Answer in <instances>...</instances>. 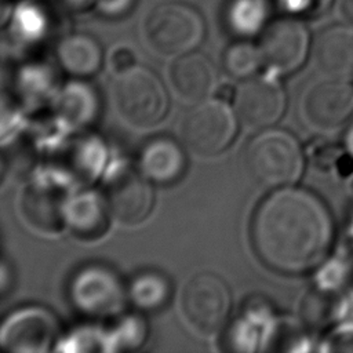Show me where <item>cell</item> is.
Listing matches in <instances>:
<instances>
[{"label":"cell","mask_w":353,"mask_h":353,"mask_svg":"<svg viewBox=\"0 0 353 353\" xmlns=\"http://www.w3.org/2000/svg\"><path fill=\"white\" fill-rule=\"evenodd\" d=\"M54 316L41 307L14 312L3 324L0 341L11 352H46L57 336Z\"/></svg>","instance_id":"obj_11"},{"label":"cell","mask_w":353,"mask_h":353,"mask_svg":"<svg viewBox=\"0 0 353 353\" xmlns=\"http://www.w3.org/2000/svg\"><path fill=\"white\" fill-rule=\"evenodd\" d=\"M106 210H109L106 200L85 192L66 201L65 222L76 234L95 237L106 229Z\"/></svg>","instance_id":"obj_17"},{"label":"cell","mask_w":353,"mask_h":353,"mask_svg":"<svg viewBox=\"0 0 353 353\" xmlns=\"http://www.w3.org/2000/svg\"><path fill=\"white\" fill-rule=\"evenodd\" d=\"M70 294L81 312L98 316L117 312L124 301L117 277L102 266L83 269L74 277Z\"/></svg>","instance_id":"obj_12"},{"label":"cell","mask_w":353,"mask_h":353,"mask_svg":"<svg viewBox=\"0 0 353 353\" xmlns=\"http://www.w3.org/2000/svg\"><path fill=\"white\" fill-rule=\"evenodd\" d=\"M58 59L62 68L74 76L94 74L102 59L99 44L87 34H72L58 46Z\"/></svg>","instance_id":"obj_18"},{"label":"cell","mask_w":353,"mask_h":353,"mask_svg":"<svg viewBox=\"0 0 353 353\" xmlns=\"http://www.w3.org/2000/svg\"><path fill=\"white\" fill-rule=\"evenodd\" d=\"M112 98L120 117L137 128H149L167 113L168 99L159 77L142 66L119 72L112 84Z\"/></svg>","instance_id":"obj_3"},{"label":"cell","mask_w":353,"mask_h":353,"mask_svg":"<svg viewBox=\"0 0 353 353\" xmlns=\"http://www.w3.org/2000/svg\"><path fill=\"white\" fill-rule=\"evenodd\" d=\"M105 200L112 215L120 222L138 223L152 210L153 190L141 171L121 167L106 181Z\"/></svg>","instance_id":"obj_10"},{"label":"cell","mask_w":353,"mask_h":353,"mask_svg":"<svg viewBox=\"0 0 353 353\" xmlns=\"http://www.w3.org/2000/svg\"><path fill=\"white\" fill-rule=\"evenodd\" d=\"M61 108L66 119L73 123H87L94 114L97 102L94 94L81 84L68 87L61 98Z\"/></svg>","instance_id":"obj_21"},{"label":"cell","mask_w":353,"mask_h":353,"mask_svg":"<svg viewBox=\"0 0 353 353\" xmlns=\"http://www.w3.org/2000/svg\"><path fill=\"white\" fill-rule=\"evenodd\" d=\"M343 143H345V149L347 150V153L353 157V123L347 127V130L345 132Z\"/></svg>","instance_id":"obj_23"},{"label":"cell","mask_w":353,"mask_h":353,"mask_svg":"<svg viewBox=\"0 0 353 353\" xmlns=\"http://www.w3.org/2000/svg\"><path fill=\"white\" fill-rule=\"evenodd\" d=\"M170 287L167 280L154 272H145L138 274L130 288L128 294L132 302L145 310L160 307L168 298Z\"/></svg>","instance_id":"obj_19"},{"label":"cell","mask_w":353,"mask_h":353,"mask_svg":"<svg viewBox=\"0 0 353 353\" xmlns=\"http://www.w3.org/2000/svg\"><path fill=\"white\" fill-rule=\"evenodd\" d=\"M301 114L316 131L338 130L353 114V84L330 76L310 84L301 99Z\"/></svg>","instance_id":"obj_7"},{"label":"cell","mask_w":353,"mask_h":353,"mask_svg":"<svg viewBox=\"0 0 353 353\" xmlns=\"http://www.w3.org/2000/svg\"><path fill=\"white\" fill-rule=\"evenodd\" d=\"M234 109L245 128H268L284 113L285 95L283 87L272 77H248L234 92Z\"/></svg>","instance_id":"obj_8"},{"label":"cell","mask_w":353,"mask_h":353,"mask_svg":"<svg viewBox=\"0 0 353 353\" xmlns=\"http://www.w3.org/2000/svg\"><path fill=\"white\" fill-rule=\"evenodd\" d=\"M182 312L194 330L207 335L218 332L230 312L228 285L214 273L193 276L182 292Z\"/></svg>","instance_id":"obj_6"},{"label":"cell","mask_w":353,"mask_h":353,"mask_svg":"<svg viewBox=\"0 0 353 353\" xmlns=\"http://www.w3.org/2000/svg\"><path fill=\"white\" fill-rule=\"evenodd\" d=\"M316 68L330 77H353V23L323 29L313 43Z\"/></svg>","instance_id":"obj_13"},{"label":"cell","mask_w":353,"mask_h":353,"mask_svg":"<svg viewBox=\"0 0 353 353\" xmlns=\"http://www.w3.org/2000/svg\"><path fill=\"white\" fill-rule=\"evenodd\" d=\"M244 164L251 179L262 188H285L303 171V152L294 135L284 130H266L245 148Z\"/></svg>","instance_id":"obj_2"},{"label":"cell","mask_w":353,"mask_h":353,"mask_svg":"<svg viewBox=\"0 0 353 353\" xmlns=\"http://www.w3.org/2000/svg\"><path fill=\"white\" fill-rule=\"evenodd\" d=\"M139 171L157 183H168L181 176L185 168V156L181 146L170 138H154L141 150Z\"/></svg>","instance_id":"obj_16"},{"label":"cell","mask_w":353,"mask_h":353,"mask_svg":"<svg viewBox=\"0 0 353 353\" xmlns=\"http://www.w3.org/2000/svg\"><path fill=\"white\" fill-rule=\"evenodd\" d=\"M62 193L50 185L34 183L28 186L21 200L22 214L32 228L43 232H55L65 222Z\"/></svg>","instance_id":"obj_15"},{"label":"cell","mask_w":353,"mask_h":353,"mask_svg":"<svg viewBox=\"0 0 353 353\" xmlns=\"http://www.w3.org/2000/svg\"><path fill=\"white\" fill-rule=\"evenodd\" d=\"M203 36V17L185 3H163L143 21V39L148 47L161 57L188 54L200 44Z\"/></svg>","instance_id":"obj_4"},{"label":"cell","mask_w":353,"mask_h":353,"mask_svg":"<svg viewBox=\"0 0 353 353\" xmlns=\"http://www.w3.org/2000/svg\"><path fill=\"white\" fill-rule=\"evenodd\" d=\"M174 92L189 102L205 99L215 88L216 74L212 62L200 52H188L176 58L170 69Z\"/></svg>","instance_id":"obj_14"},{"label":"cell","mask_w":353,"mask_h":353,"mask_svg":"<svg viewBox=\"0 0 353 353\" xmlns=\"http://www.w3.org/2000/svg\"><path fill=\"white\" fill-rule=\"evenodd\" d=\"M251 237L258 256L281 273H303L320 265L334 237L327 205L312 192L280 188L256 208Z\"/></svg>","instance_id":"obj_1"},{"label":"cell","mask_w":353,"mask_h":353,"mask_svg":"<svg viewBox=\"0 0 353 353\" xmlns=\"http://www.w3.org/2000/svg\"><path fill=\"white\" fill-rule=\"evenodd\" d=\"M134 61H135L134 52L127 47H119L112 52V57H110V63L116 73L134 66Z\"/></svg>","instance_id":"obj_22"},{"label":"cell","mask_w":353,"mask_h":353,"mask_svg":"<svg viewBox=\"0 0 353 353\" xmlns=\"http://www.w3.org/2000/svg\"><path fill=\"white\" fill-rule=\"evenodd\" d=\"M309 32L294 18H280L269 23L261 37L263 62L280 73L301 68L309 54Z\"/></svg>","instance_id":"obj_9"},{"label":"cell","mask_w":353,"mask_h":353,"mask_svg":"<svg viewBox=\"0 0 353 353\" xmlns=\"http://www.w3.org/2000/svg\"><path fill=\"white\" fill-rule=\"evenodd\" d=\"M263 62L259 47L248 41H237L230 44L223 54V69L234 79L251 77Z\"/></svg>","instance_id":"obj_20"},{"label":"cell","mask_w":353,"mask_h":353,"mask_svg":"<svg viewBox=\"0 0 353 353\" xmlns=\"http://www.w3.org/2000/svg\"><path fill=\"white\" fill-rule=\"evenodd\" d=\"M237 128L229 105L221 99L200 101L181 123L183 145L197 156H214L228 148Z\"/></svg>","instance_id":"obj_5"}]
</instances>
